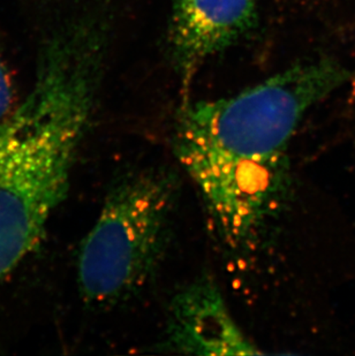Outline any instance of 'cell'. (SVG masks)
I'll use <instances>...</instances> for the list:
<instances>
[{
	"label": "cell",
	"instance_id": "obj_1",
	"mask_svg": "<svg viewBox=\"0 0 355 356\" xmlns=\"http://www.w3.org/2000/svg\"><path fill=\"white\" fill-rule=\"evenodd\" d=\"M351 78L329 56L291 65L231 97L184 99L175 150L216 224L251 229L279 208L284 154L306 113Z\"/></svg>",
	"mask_w": 355,
	"mask_h": 356
},
{
	"label": "cell",
	"instance_id": "obj_2",
	"mask_svg": "<svg viewBox=\"0 0 355 356\" xmlns=\"http://www.w3.org/2000/svg\"><path fill=\"white\" fill-rule=\"evenodd\" d=\"M104 17H84L44 43L31 92L0 122V282L34 252L68 194L97 103Z\"/></svg>",
	"mask_w": 355,
	"mask_h": 356
},
{
	"label": "cell",
	"instance_id": "obj_3",
	"mask_svg": "<svg viewBox=\"0 0 355 356\" xmlns=\"http://www.w3.org/2000/svg\"><path fill=\"white\" fill-rule=\"evenodd\" d=\"M178 193L166 168L127 172L113 182L79 250L77 282L87 302L117 306L149 284L168 248Z\"/></svg>",
	"mask_w": 355,
	"mask_h": 356
},
{
	"label": "cell",
	"instance_id": "obj_4",
	"mask_svg": "<svg viewBox=\"0 0 355 356\" xmlns=\"http://www.w3.org/2000/svg\"><path fill=\"white\" fill-rule=\"evenodd\" d=\"M163 348L186 355H260L239 325L217 284L201 277L184 286L168 307Z\"/></svg>",
	"mask_w": 355,
	"mask_h": 356
},
{
	"label": "cell",
	"instance_id": "obj_5",
	"mask_svg": "<svg viewBox=\"0 0 355 356\" xmlns=\"http://www.w3.org/2000/svg\"><path fill=\"white\" fill-rule=\"evenodd\" d=\"M256 22V0H175L168 49L184 88L207 61L238 43Z\"/></svg>",
	"mask_w": 355,
	"mask_h": 356
},
{
	"label": "cell",
	"instance_id": "obj_6",
	"mask_svg": "<svg viewBox=\"0 0 355 356\" xmlns=\"http://www.w3.org/2000/svg\"><path fill=\"white\" fill-rule=\"evenodd\" d=\"M17 106V91L5 61L0 56V122L5 120Z\"/></svg>",
	"mask_w": 355,
	"mask_h": 356
}]
</instances>
